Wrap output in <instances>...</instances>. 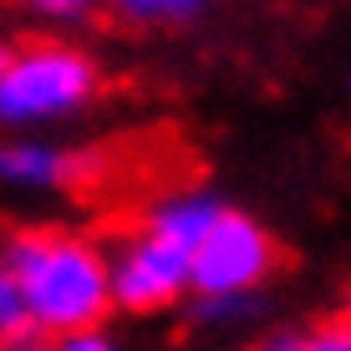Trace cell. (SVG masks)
I'll list each match as a JSON object with an SVG mask.
<instances>
[{
	"instance_id": "cell-1",
	"label": "cell",
	"mask_w": 351,
	"mask_h": 351,
	"mask_svg": "<svg viewBox=\"0 0 351 351\" xmlns=\"http://www.w3.org/2000/svg\"><path fill=\"white\" fill-rule=\"evenodd\" d=\"M16 280L26 321L62 336L97 331L112 311V280L102 255L66 229H16L0 260Z\"/></svg>"
},
{
	"instance_id": "cell-2",
	"label": "cell",
	"mask_w": 351,
	"mask_h": 351,
	"mask_svg": "<svg viewBox=\"0 0 351 351\" xmlns=\"http://www.w3.org/2000/svg\"><path fill=\"white\" fill-rule=\"evenodd\" d=\"M209 209L214 204H204V199H184V204H173V209L153 214L143 224V234L132 239L128 255L117 260V270L107 275L117 306L158 311V306L184 295L189 290V260H193V245L204 234Z\"/></svg>"
},
{
	"instance_id": "cell-3",
	"label": "cell",
	"mask_w": 351,
	"mask_h": 351,
	"mask_svg": "<svg viewBox=\"0 0 351 351\" xmlns=\"http://www.w3.org/2000/svg\"><path fill=\"white\" fill-rule=\"evenodd\" d=\"M97 62L77 46L62 41H36L26 51H5L0 66V123L26 128V123H51L92 102L97 92Z\"/></svg>"
},
{
	"instance_id": "cell-4",
	"label": "cell",
	"mask_w": 351,
	"mask_h": 351,
	"mask_svg": "<svg viewBox=\"0 0 351 351\" xmlns=\"http://www.w3.org/2000/svg\"><path fill=\"white\" fill-rule=\"evenodd\" d=\"M280 260H285L280 245L255 219L214 204L189 260V285H199L204 295H239V290L270 280L280 270Z\"/></svg>"
},
{
	"instance_id": "cell-5",
	"label": "cell",
	"mask_w": 351,
	"mask_h": 351,
	"mask_svg": "<svg viewBox=\"0 0 351 351\" xmlns=\"http://www.w3.org/2000/svg\"><path fill=\"white\" fill-rule=\"evenodd\" d=\"M0 178L10 184H66V153L62 148H41V143H5L0 148Z\"/></svg>"
},
{
	"instance_id": "cell-6",
	"label": "cell",
	"mask_w": 351,
	"mask_h": 351,
	"mask_svg": "<svg viewBox=\"0 0 351 351\" xmlns=\"http://www.w3.org/2000/svg\"><path fill=\"white\" fill-rule=\"evenodd\" d=\"M209 0H112V10L132 26H178V21L199 16Z\"/></svg>"
},
{
	"instance_id": "cell-7",
	"label": "cell",
	"mask_w": 351,
	"mask_h": 351,
	"mask_svg": "<svg viewBox=\"0 0 351 351\" xmlns=\"http://www.w3.org/2000/svg\"><path fill=\"white\" fill-rule=\"evenodd\" d=\"M260 351H351V311L336 321L316 326L306 336H280V341H265Z\"/></svg>"
},
{
	"instance_id": "cell-8",
	"label": "cell",
	"mask_w": 351,
	"mask_h": 351,
	"mask_svg": "<svg viewBox=\"0 0 351 351\" xmlns=\"http://www.w3.org/2000/svg\"><path fill=\"white\" fill-rule=\"evenodd\" d=\"M21 331H26V306H21V295H16L10 270L0 265V336H21Z\"/></svg>"
},
{
	"instance_id": "cell-9",
	"label": "cell",
	"mask_w": 351,
	"mask_h": 351,
	"mask_svg": "<svg viewBox=\"0 0 351 351\" xmlns=\"http://www.w3.org/2000/svg\"><path fill=\"white\" fill-rule=\"evenodd\" d=\"M26 5L46 10V16H82V10H92L97 0H26Z\"/></svg>"
},
{
	"instance_id": "cell-10",
	"label": "cell",
	"mask_w": 351,
	"mask_h": 351,
	"mask_svg": "<svg viewBox=\"0 0 351 351\" xmlns=\"http://www.w3.org/2000/svg\"><path fill=\"white\" fill-rule=\"evenodd\" d=\"M62 351H112V346H107L97 331H82V336H66V346H62Z\"/></svg>"
},
{
	"instance_id": "cell-11",
	"label": "cell",
	"mask_w": 351,
	"mask_h": 351,
	"mask_svg": "<svg viewBox=\"0 0 351 351\" xmlns=\"http://www.w3.org/2000/svg\"><path fill=\"white\" fill-rule=\"evenodd\" d=\"M21 351H51V346H21Z\"/></svg>"
},
{
	"instance_id": "cell-12",
	"label": "cell",
	"mask_w": 351,
	"mask_h": 351,
	"mask_svg": "<svg viewBox=\"0 0 351 351\" xmlns=\"http://www.w3.org/2000/svg\"><path fill=\"white\" fill-rule=\"evenodd\" d=\"M0 66H5V46H0Z\"/></svg>"
}]
</instances>
